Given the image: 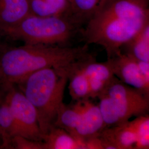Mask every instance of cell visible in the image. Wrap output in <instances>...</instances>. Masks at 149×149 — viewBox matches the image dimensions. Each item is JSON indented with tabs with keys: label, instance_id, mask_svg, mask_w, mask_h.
I'll use <instances>...</instances> for the list:
<instances>
[{
	"label": "cell",
	"instance_id": "12",
	"mask_svg": "<svg viewBox=\"0 0 149 149\" xmlns=\"http://www.w3.org/2000/svg\"><path fill=\"white\" fill-rule=\"evenodd\" d=\"M99 136L104 149H133L136 138L129 120L103 129Z\"/></svg>",
	"mask_w": 149,
	"mask_h": 149
},
{
	"label": "cell",
	"instance_id": "24",
	"mask_svg": "<svg viewBox=\"0 0 149 149\" xmlns=\"http://www.w3.org/2000/svg\"><path fill=\"white\" fill-rule=\"evenodd\" d=\"M2 36L0 33V51L6 45L4 43L2 42Z\"/></svg>",
	"mask_w": 149,
	"mask_h": 149
},
{
	"label": "cell",
	"instance_id": "16",
	"mask_svg": "<svg viewBox=\"0 0 149 149\" xmlns=\"http://www.w3.org/2000/svg\"><path fill=\"white\" fill-rule=\"evenodd\" d=\"M135 59L149 62V24L123 45L121 50Z\"/></svg>",
	"mask_w": 149,
	"mask_h": 149
},
{
	"label": "cell",
	"instance_id": "18",
	"mask_svg": "<svg viewBox=\"0 0 149 149\" xmlns=\"http://www.w3.org/2000/svg\"><path fill=\"white\" fill-rule=\"evenodd\" d=\"M83 110V101H77L71 107L64 104L59 111L54 126L63 128L71 134L80 123Z\"/></svg>",
	"mask_w": 149,
	"mask_h": 149
},
{
	"label": "cell",
	"instance_id": "2",
	"mask_svg": "<svg viewBox=\"0 0 149 149\" xmlns=\"http://www.w3.org/2000/svg\"><path fill=\"white\" fill-rule=\"evenodd\" d=\"M68 82L67 69L48 68L33 72L17 85L35 108L43 136L54 127L65 104Z\"/></svg>",
	"mask_w": 149,
	"mask_h": 149
},
{
	"label": "cell",
	"instance_id": "11",
	"mask_svg": "<svg viewBox=\"0 0 149 149\" xmlns=\"http://www.w3.org/2000/svg\"><path fill=\"white\" fill-rule=\"evenodd\" d=\"M83 104L81 121L71 135L85 141L88 139L98 136L106 127L98 105L95 104L89 100L83 101Z\"/></svg>",
	"mask_w": 149,
	"mask_h": 149
},
{
	"label": "cell",
	"instance_id": "19",
	"mask_svg": "<svg viewBox=\"0 0 149 149\" xmlns=\"http://www.w3.org/2000/svg\"><path fill=\"white\" fill-rule=\"evenodd\" d=\"M32 13L37 16H50L66 14L68 0H29Z\"/></svg>",
	"mask_w": 149,
	"mask_h": 149
},
{
	"label": "cell",
	"instance_id": "3",
	"mask_svg": "<svg viewBox=\"0 0 149 149\" xmlns=\"http://www.w3.org/2000/svg\"><path fill=\"white\" fill-rule=\"evenodd\" d=\"M81 27L66 14L50 16L32 15L3 36L25 44L68 46Z\"/></svg>",
	"mask_w": 149,
	"mask_h": 149
},
{
	"label": "cell",
	"instance_id": "6",
	"mask_svg": "<svg viewBox=\"0 0 149 149\" xmlns=\"http://www.w3.org/2000/svg\"><path fill=\"white\" fill-rule=\"evenodd\" d=\"M6 90L11 106L14 122V136L33 141H43L37 113L21 91L12 86Z\"/></svg>",
	"mask_w": 149,
	"mask_h": 149
},
{
	"label": "cell",
	"instance_id": "5",
	"mask_svg": "<svg viewBox=\"0 0 149 149\" xmlns=\"http://www.w3.org/2000/svg\"><path fill=\"white\" fill-rule=\"evenodd\" d=\"M149 24V16L138 18H114L89 21L81 31L86 44H95L104 49L108 59L121 52L128 42Z\"/></svg>",
	"mask_w": 149,
	"mask_h": 149
},
{
	"label": "cell",
	"instance_id": "4",
	"mask_svg": "<svg viewBox=\"0 0 149 149\" xmlns=\"http://www.w3.org/2000/svg\"><path fill=\"white\" fill-rule=\"evenodd\" d=\"M149 96L114 76L97 97L106 128L126 122L134 116L146 114Z\"/></svg>",
	"mask_w": 149,
	"mask_h": 149
},
{
	"label": "cell",
	"instance_id": "23",
	"mask_svg": "<svg viewBox=\"0 0 149 149\" xmlns=\"http://www.w3.org/2000/svg\"><path fill=\"white\" fill-rule=\"evenodd\" d=\"M0 149H5V146L3 143V140L2 138V135L0 132Z\"/></svg>",
	"mask_w": 149,
	"mask_h": 149
},
{
	"label": "cell",
	"instance_id": "15",
	"mask_svg": "<svg viewBox=\"0 0 149 149\" xmlns=\"http://www.w3.org/2000/svg\"><path fill=\"white\" fill-rule=\"evenodd\" d=\"M0 132L5 149H13L14 122L11 106L6 90L0 88Z\"/></svg>",
	"mask_w": 149,
	"mask_h": 149
},
{
	"label": "cell",
	"instance_id": "14",
	"mask_svg": "<svg viewBox=\"0 0 149 149\" xmlns=\"http://www.w3.org/2000/svg\"><path fill=\"white\" fill-rule=\"evenodd\" d=\"M77 63L72 65L67 69L70 95L76 102L91 98L88 81L84 73L77 66Z\"/></svg>",
	"mask_w": 149,
	"mask_h": 149
},
{
	"label": "cell",
	"instance_id": "13",
	"mask_svg": "<svg viewBox=\"0 0 149 149\" xmlns=\"http://www.w3.org/2000/svg\"><path fill=\"white\" fill-rule=\"evenodd\" d=\"M43 141L44 149H86L84 141L56 126L53 127L44 135Z\"/></svg>",
	"mask_w": 149,
	"mask_h": 149
},
{
	"label": "cell",
	"instance_id": "10",
	"mask_svg": "<svg viewBox=\"0 0 149 149\" xmlns=\"http://www.w3.org/2000/svg\"><path fill=\"white\" fill-rule=\"evenodd\" d=\"M32 15L29 0H0V33L3 37Z\"/></svg>",
	"mask_w": 149,
	"mask_h": 149
},
{
	"label": "cell",
	"instance_id": "20",
	"mask_svg": "<svg viewBox=\"0 0 149 149\" xmlns=\"http://www.w3.org/2000/svg\"><path fill=\"white\" fill-rule=\"evenodd\" d=\"M136 135L134 149L149 148V117L148 114L136 117L130 121Z\"/></svg>",
	"mask_w": 149,
	"mask_h": 149
},
{
	"label": "cell",
	"instance_id": "17",
	"mask_svg": "<svg viewBox=\"0 0 149 149\" xmlns=\"http://www.w3.org/2000/svg\"><path fill=\"white\" fill-rule=\"evenodd\" d=\"M68 16L81 27L90 20L100 0H68Z\"/></svg>",
	"mask_w": 149,
	"mask_h": 149
},
{
	"label": "cell",
	"instance_id": "7",
	"mask_svg": "<svg viewBox=\"0 0 149 149\" xmlns=\"http://www.w3.org/2000/svg\"><path fill=\"white\" fill-rule=\"evenodd\" d=\"M147 16H149V0H100L89 21Z\"/></svg>",
	"mask_w": 149,
	"mask_h": 149
},
{
	"label": "cell",
	"instance_id": "21",
	"mask_svg": "<svg viewBox=\"0 0 149 149\" xmlns=\"http://www.w3.org/2000/svg\"><path fill=\"white\" fill-rule=\"evenodd\" d=\"M12 147L18 149H44L43 141H33L19 136L12 139Z\"/></svg>",
	"mask_w": 149,
	"mask_h": 149
},
{
	"label": "cell",
	"instance_id": "22",
	"mask_svg": "<svg viewBox=\"0 0 149 149\" xmlns=\"http://www.w3.org/2000/svg\"><path fill=\"white\" fill-rule=\"evenodd\" d=\"M135 60L142 74L146 80L149 81V62L137 59H135Z\"/></svg>",
	"mask_w": 149,
	"mask_h": 149
},
{
	"label": "cell",
	"instance_id": "8",
	"mask_svg": "<svg viewBox=\"0 0 149 149\" xmlns=\"http://www.w3.org/2000/svg\"><path fill=\"white\" fill-rule=\"evenodd\" d=\"M106 61L117 79L149 96V81L141 72L134 57L120 52Z\"/></svg>",
	"mask_w": 149,
	"mask_h": 149
},
{
	"label": "cell",
	"instance_id": "9",
	"mask_svg": "<svg viewBox=\"0 0 149 149\" xmlns=\"http://www.w3.org/2000/svg\"><path fill=\"white\" fill-rule=\"evenodd\" d=\"M76 65L88 79L91 98H97L115 76L107 61L98 63L91 54Z\"/></svg>",
	"mask_w": 149,
	"mask_h": 149
},
{
	"label": "cell",
	"instance_id": "1",
	"mask_svg": "<svg viewBox=\"0 0 149 149\" xmlns=\"http://www.w3.org/2000/svg\"><path fill=\"white\" fill-rule=\"evenodd\" d=\"M89 54L86 44L76 47L25 44L17 47L6 45L0 51V88L16 85L39 70L68 69Z\"/></svg>",
	"mask_w": 149,
	"mask_h": 149
}]
</instances>
